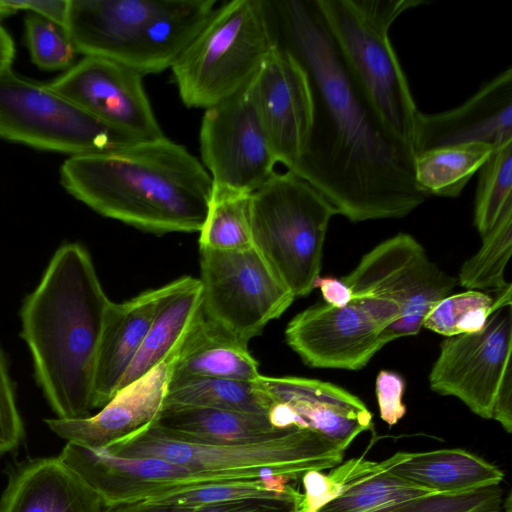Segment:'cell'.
I'll return each mask as SVG.
<instances>
[{
  "instance_id": "9c48e42d",
  "label": "cell",
  "mask_w": 512,
  "mask_h": 512,
  "mask_svg": "<svg viewBox=\"0 0 512 512\" xmlns=\"http://www.w3.org/2000/svg\"><path fill=\"white\" fill-rule=\"evenodd\" d=\"M341 280L351 289L352 301L384 330L388 343L417 335L429 310L458 283L405 233L375 246Z\"/></svg>"
},
{
  "instance_id": "4dcf8cb0",
  "label": "cell",
  "mask_w": 512,
  "mask_h": 512,
  "mask_svg": "<svg viewBox=\"0 0 512 512\" xmlns=\"http://www.w3.org/2000/svg\"><path fill=\"white\" fill-rule=\"evenodd\" d=\"M493 294L467 290L448 295L429 310L422 327L445 337L480 331L495 310L512 303L511 284Z\"/></svg>"
},
{
  "instance_id": "5bb4252c",
  "label": "cell",
  "mask_w": 512,
  "mask_h": 512,
  "mask_svg": "<svg viewBox=\"0 0 512 512\" xmlns=\"http://www.w3.org/2000/svg\"><path fill=\"white\" fill-rule=\"evenodd\" d=\"M137 71L107 58L84 56L47 85L101 122L134 137H163Z\"/></svg>"
},
{
  "instance_id": "bcb514c9",
  "label": "cell",
  "mask_w": 512,
  "mask_h": 512,
  "mask_svg": "<svg viewBox=\"0 0 512 512\" xmlns=\"http://www.w3.org/2000/svg\"><path fill=\"white\" fill-rule=\"evenodd\" d=\"M503 512H512L511 497H510V495L505 499L504 511Z\"/></svg>"
},
{
  "instance_id": "7bdbcfd3",
  "label": "cell",
  "mask_w": 512,
  "mask_h": 512,
  "mask_svg": "<svg viewBox=\"0 0 512 512\" xmlns=\"http://www.w3.org/2000/svg\"><path fill=\"white\" fill-rule=\"evenodd\" d=\"M314 288H320L325 303L334 307H345L353 300L348 285L335 277L319 276L314 282Z\"/></svg>"
},
{
  "instance_id": "8fae6325",
  "label": "cell",
  "mask_w": 512,
  "mask_h": 512,
  "mask_svg": "<svg viewBox=\"0 0 512 512\" xmlns=\"http://www.w3.org/2000/svg\"><path fill=\"white\" fill-rule=\"evenodd\" d=\"M200 272L204 315L247 344L295 299L254 246L200 248Z\"/></svg>"
},
{
  "instance_id": "d590c367",
  "label": "cell",
  "mask_w": 512,
  "mask_h": 512,
  "mask_svg": "<svg viewBox=\"0 0 512 512\" xmlns=\"http://www.w3.org/2000/svg\"><path fill=\"white\" fill-rule=\"evenodd\" d=\"M24 24L26 44L37 67L59 70L72 66L77 52L61 26L33 13H27Z\"/></svg>"
},
{
  "instance_id": "83f0119b",
  "label": "cell",
  "mask_w": 512,
  "mask_h": 512,
  "mask_svg": "<svg viewBox=\"0 0 512 512\" xmlns=\"http://www.w3.org/2000/svg\"><path fill=\"white\" fill-rule=\"evenodd\" d=\"M198 407L267 415V402L257 380L183 377L169 380L164 407Z\"/></svg>"
},
{
  "instance_id": "603a6c76",
  "label": "cell",
  "mask_w": 512,
  "mask_h": 512,
  "mask_svg": "<svg viewBox=\"0 0 512 512\" xmlns=\"http://www.w3.org/2000/svg\"><path fill=\"white\" fill-rule=\"evenodd\" d=\"M244 343L198 312L174 350L170 378L214 377L255 381L259 363Z\"/></svg>"
},
{
  "instance_id": "ee69618b",
  "label": "cell",
  "mask_w": 512,
  "mask_h": 512,
  "mask_svg": "<svg viewBox=\"0 0 512 512\" xmlns=\"http://www.w3.org/2000/svg\"><path fill=\"white\" fill-rule=\"evenodd\" d=\"M193 509L177 505L137 501L107 505L105 512H192Z\"/></svg>"
},
{
  "instance_id": "f546056e",
  "label": "cell",
  "mask_w": 512,
  "mask_h": 512,
  "mask_svg": "<svg viewBox=\"0 0 512 512\" xmlns=\"http://www.w3.org/2000/svg\"><path fill=\"white\" fill-rule=\"evenodd\" d=\"M290 480L277 476L223 479L195 485L145 501L198 508L249 498L302 500L304 494L292 487L289 484Z\"/></svg>"
},
{
  "instance_id": "b9f144b4",
  "label": "cell",
  "mask_w": 512,
  "mask_h": 512,
  "mask_svg": "<svg viewBox=\"0 0 512 512\" xmlns=\"http://www.w3.org/2000/svg\"><path fill=\"white\" fill-rule=\"evenodd\" d=\"M496 420L507 433L512 432V369H508L497 390L492 418Z\"/></svg>"
},
{
  "instance_id": "6da1fadb",
  "label": "cell",
  "mask_w": 512,
  "mask_h": 512,
  "mask_svg": "<svg viewBox=\"0 0 512 512\" xmlns=\"http://www.w3.org/2000/svg\"><path fill=\"white\" fill-rule=\"evenodd\" d=\"M275 46L303 69L312 120L290 171L351 222L397 219L429 196L415 181L413 147L379 118L348 71L316 0H266Z\"/></svg>"
},
{
  "instance_id": "1f68e13d",
  "label": "cell",
  "mask_w": 512,
  "mask_h": 512,
  "mask_svg": "<svg viewBox=\"0 0 512 512\" xmlns=\"http://www.w3.org/2000/svg\"><path fill=\"white\" fill-rule=\"evenodd\" d=\"M482 241L479 251L461 266L457 281L468 290L500 291L510 284L504 271L512 253V204Z\"/></svg>"
},
{
  "instance_id": "ac0fdd59",
  "label": "cell",
  "mask_w": 512,
  "mask_h": 512,
  "mask_svg": "<svg viewBox=\"0 0 512 512\" xmlns=\"http://www.w3.org/2000/svg\"><path fill=\"white\" fill-rule=\"evenodd\" d=\"M256 111L271 150L291 171L309 136L312 101L300 65L275 46L251 82Z\"/></svg>"
},
{
  "instance_id": "484cf974",
  "label": "cell",
  "mask_w": 512,
  "mask_h": 512,
  "mask_svg": "<svg viewBox=\"0 0 512 512\" xmlns=\"http://www.w3.org/2000/svg\"><path fill=\"white\" fill-rule=\"evenodd\" d=\"M200 280L185 276L167 284L145 339L119 389L164 361L177 347L201 309Z\"/></svg>"
},
{
  "instance_id": "60d3db41",
  "label": "cell",
  "mask_w": 512,
  "mask_h": 512,
  "mask_svg": "<svg viewBox=\"0 0 512 512\" xmlns=\"http://www.w3.org/2000/svg\"><path fill=\"white\" fill-rule=\"evenodd\" d=\"M19 10H27L28 13L42 16L64 29L68 11V0H0V16H8Z\"/></svg>"
},
{
  "instance_id": "74e56055",
  "label": "cell",
  "mask_w": 512,
  "mask_h": 512,
  "mask_svg": "<svg viewBox=\"0 0 512 512\" xmlns=\"http://www.w3.org/2000/svg\"><path fill=\"white\" fill-rule=\"evenodd\" d=\"M404 378L395 371L381 370L375 381V393L381 419L389 426L398 423L406 413L403 403Z\"/></svg>"
},
{
  "instance_id": "f35d334b",
  "label": "cell",
  "mask_w": 512,
  "mask_h": 512,
  "mask_svg": "<svg viewBox=\"0 0 512 512\" xmlns=\"http://www.w3.org/2000/svg\"><path fill=\"white\" fill-rule=\"evenodd\" d=\"M301 480L304 486L305 512H318L346 489L332 470L329 474L319 470L308 471Z\"/></svg>"
},
{
  "instance_id": "2e32d148",
  "label": "cell",
  "mask_w": 512,
  "mask_h": 512,
  "mask_svg": "<svg viewBox=\"0 0 512 512\" xmlns=\"http://www.w3.org/2000/svg\"><path fill=\"white\" fill-rule=\"evenodd\" d=\"M287 344L312 368L358 371L387 343L384 330L358 304L317 303L285 329Z\"/></svg>"
},
{
  "instance_id": "44dd1931",
  "label": "cell",
  "mask_w": 512,
  "mask_h": 512,
  "mask_svg": "<svg viewBox=\"0 0 512 512\" xmlns=\"http://www.w3.org/2000/svg\"><path fill=\"white\" fill-rule=\"evenodd\" d=\"M167 284L122 302H111L99 341L94 378L93 409L102 408L119 390L150 328Z\"/></svg>"
},
{
  "instance_id": "d6a6232c",
  "label": "cell",
  "mask_w": 512,
  "mask_h": 512,
  "mask_svg": "<svg viewBox=\"0 0 512 512\" xmlns=\"http://www.w3.org/2000/svg\"><path fill=\"white\" fill-rule=\"evenodd\" d=\"M512 204V141L493 149L480 168L474 205V226L481 237Z\"/></svg>"
},
{
  "instance_id": "ffe728a7",
  "label": "cell",
  "mask_w": 512,
  "mask_h": 512,
  "mask_svg": "<svg viewBox=\"0 0 512 512\" xmlns=\"http://www.w3.org/2000/svg\"><path fill=\"white\" fill-rule=\"evenodd\" d=\"M512 141V68L485 82L470 98L448 111L418 112L413 149L426 150L467 143L493 148Z\"/></svg>"
},
{
  "instance_id": "e575fe53",
  "label": "cell",
  "mask_w": 512,
  "mask_h": 512,
  "mask_svg": "<svg viewBox=\"0 0 512 512\" xmlns=\"http://www.w3.org/2000/svg\"><path fill=\"white\" fill-rule=\"evenodd\" d=\"M499 485L456 493H429L375 512H503Z\"/></svg>"
},
{
  "instance_id": "30bf717a",
  "label": "cell",
  "mask_w": 512,
  "mask_h": 512,
  "mask_svg": "<svg viewBox=\"0 0 512 512\" xmlns=\"http://www.w3.org/2000/svg\"><path fill=\"white\" fill-rule=\"evenodd\" d=\"M0 138L71 156L110 151L140 141L101 122L72 101L0 69Z\"/></svg>"
},
{
  "instance_id": "7402d4cb",
  "label": "cell",
  "mask_w": 512,
  "mask_h": 512,
  "mask_svg": "<svg viewBox=\"0 0 512 512\" xmlns=\"http://www.w3.org/2000/svg\"><path fill=\"white\" fill-rule=\"evenodd\" d=\"M106 506L58 456L19 465L0 500V512H105Z\"/></svg>"
},
{
  "instance_id": "d6986e66",
  "label": "cell",
  "mask_w": 512,
  "mask_h": 512,
  "mask_svg": "<svg viewBox=\"0 0 512 512\" xmlns=\"http://www.w3.org/2000/svg\"><path fill=\"white\" fill-rule=\"evenodd\" d=\"M174 350L148 373L119 389L95 415L46 419L47 426L67 442L90 449H105L137 435L153 425L163 410Z\"/></svg>"
},
{
  "instance_id": "3957f363",
  "label": "cell",
  "mask_w": 512,
  "mask_h": 512,
  "mask_svg": "<svg viewBox=\"0 0 512 512\" xmlns=\"http://www.w3.org/2000/svg\"><path fill=\"white\" fill-rule=\"evenodd\" d=\"M60 182L102 216L155 234L199 232L213 187L204 165L165 136L70 156Z\"/></svg>"
},
{
  "instance_id": "277c9868",
  "label": "cell",
  "mask_w": 512,
  "mask_h": 512,
  "mask_svg": "<svg viewBox=\"0 0 512 512\" xmlns=\"http://www.w3.org/2000/svg\"><path fill=\"white\" fill-rule=\"evenodd\" d=\"M215 5V0H68L64 30L77 53L154 74L171 68Z\"/></svg>"
},
{
  "instance_id": "ab89813d",
  "label": "cell",
  "mask_w": 512,
  "mask_h": 512,
  "mask_svg": "<svg viewBox=\"0 0 512 512\" xmlns=\"http://www.w3.org/2000/svg\"><path fill=\"white\" fill-rule=\"evenodd\" d=\"M303 500L249 498L206 505L192 512H305Z\"/></svg>"
},
{
  "instance_id": "7c38bea8",
  "label": "cell",
  "mask_w": 512,
  "mask_h": 512,
  "mask_svg": "<svg viewBox=\"0 0 512 512\" xmlns=\"http://www.w3.org/2000/svg\"><path fill=\"white\" fill-rule=\"evenodd\" d=\"M199 140L202 164L213 185L252 194L275 173L277 160L260 123L251 83L205 109Z\"/></svg>"
},
{
  "instance_id": "8992f818",
  "label": "cell",
  "mask_w": 512,
  "mask_h": 512,
  "mask_svg": "<svg viewBox=\"0 0 512 512\" xmlns=\"http://www.w3.org/2000/svg\"><path fill=\"white\" fill-rule=\"evenodd\" d=\"M274 49L266 0L223 3L170 68L182 102L207 109L236 95Z\"/></svg>"
},
{
  "instance_id": "cb8c5ba5",
  "label": "cell",
  "mask_w": 512,
  "mask_h": 512,
  "mask_svg": "<svg viewBox=\"0 0 512 512\" xmlns=\"http://www.w3.org/2000/svg\"><path fill=\"white\" fill-rule=\"evenodd\" d=\"M386 471L434 493H456L500 485L497 466L459 448L398 452L385 460Z\"/></svg>"
},
{
  "instance_id": "d4e9b609",
  "label": "cell",
  "mask_w": 512,
  "mask_h": 512,
  "mask_svg": "<svg viewBox=\"0 0 512 512\" xmlns=\"http://www.w3.org/2000/svg\"><path fill=\"white\" fill-rule=\"evenodd\" d=\"M154 425L177 439L216 445L266 441L291 428H277L262 414L176 406L163 407Z\"/></svg>"
},
{
  "instance_id": "4316f807",
  "label": "cell",
  "mask_w": 512,
  "mask_h": 512,
  "mask_svg": "<svg viewBox=\"0 0 512 512\" xmlns=\"http://www.w3.org/2000/svg\"><path fill=\"white\" fill-rule=\"evenodd\" d=\"M493 149L485 143H467L418 153L414 160L415 181L428 196L458 197Z\"/></svg>"
},
{
  "instance_id": "8d00e7d4",
  "label": "cell",
  "mask_w": 512,
  "mask_h": 512,
  "mask_svg": "<svg viewBox=\"0 0 512 512\" xmlns=\"http://www.w3.org/2000/svg\"><path fill=\"white\" fill-rule=\"evenodd\" d=\"M23 436L24 427L16 406L14 385L0 348V455L16 449Z\"/></svg>"
},
{
  "instance_id": "7a4b0ae2",
  "label": "cell",
  "mask_w": 512,
  "mask_h": 512,
  "mask_svg": "<svg viewBox=\"0 0 512 512\" xmlns=\"http://www.w3.org/2000/svg\"><path fill=\"white\" fill-rule=\"evenodd\" d=\"M107 297L88 251L61 245L20 310L21 337L35 377L57 418L77 419L93 409V378Z\"/></svg>"
},
{
  "instance_id": "52a82bcc",
  "label": "cell",
  "mask_w": 512,
  "mask_h": 512,
  "mask_svg": "<svg viewBox=\"0 0 512 512\" xmlns=\"http://www.w3.org/2000/svg\"><path fill=\"white\" fill-rule=\"evenodd\" d=\"M346 449L297 427L266 441L216 445L174 438L154 424L105 448L117 456L159 458L220 479L277 476L291 480L301 479L308 471L337 466Z\"/></svg>"
},
{
  "instance_id": "e0dca14e",
  "label": "cell",
  "mask_w": 512,
  "mask_h": 512,
  "mask_svg": "<svg viewBox=\"0 0 512 512\" xmlns=\"http://www.w3.org/2000/svg\"><path fill=\"white\" fill-rule=\"evenodd\" d=\"M58 458L106 505L150 500L207 482L223 480L169 461L125 457L67 442Z\"/></svg>"
},
{
  "instance_id": "f1b7e54d",
  "label": "cell",
  "mask_w": 512,
  "mask_h": 512,
  "mask_svg": "<svg viewBox=\"0 0 512 512\" xmlns=\"http://www.w3.org/2000/svg\"><path fill=\"white\" fill-rule=\"evenodd\" d=\"M250 202V193L213 185L199 247L236 250L253 246Z\"/></svg>"
},
{
  "instance_id": "836d02e7",
  "label": "cell",
  "mask_w": 512,
  "mask_h": 512,
  "mask_svg": "<svg viewBox=\"0 0 512 512\" xmlns=\"http://www.w3.org/2000/svg\"><path fill=\"white\" fill-rule=\"evenodd\" d=\"M384 469L350 485L318 512H375L413 498L434 493Z\"/></svg>"
},
{
  "instance_id": "ba28073f",
  "label": "cell",
  "mask_w": 512,
  "mask_h": 512,
  "mask_svg": "<svg viewBox=\"0 0 512 512\" xmlns=\"http://www.w3.org/2000/svg\"><path fill=\"white\" fill-rule=\"evenodd\" d=\"M335 208L308 182L274 173L251 194L253 246L295 297L314 289Z\"/></svg>"
},
{
  "instance_id": "f6af8a7d",
  "label": "cell",
  "mask_w": 512,
  "mask_h": 512,
  "mask_svg": "<svg viewBox=\"0 0 512 512\" xmlns=\"http://www.w3.org/2000/svg\"><path fill=\"white\" fill-rule=\"evenodd\" d=\"M14 56L15 46L13 40L0 24V69L11 67Z\"/></svg>"
},
{
  "instance_id": "5b68a950",
  "label": "cell",
  "mask_w": 512,
  "mask_h": 512,
  "mask_svg": "<svg viewBox=\"0 0 512 512\" xmlns=\"http://www.w3.org/2000/svg\"><path fill=\"white\" fill-rule=\"evenodd\" d=\"M355 82L397 137L413 147L419 110L389 38L395 20L425 0H316Z\"/></svg>"
},
{
  "instance_id": "4fadbf2b",
  "label": "cell",
  "mask_w": 512,
  "mask_h": 512,
  "mask_svg": "<svg viewBox=\"0 0 512 512\" xmlns=\"http://www.w3.org/2000/svg\"><path fill=\"white\" fill-rule=\"evenodd\" d=\"M511 351L512 303L495 310L480 331L442 341L429 374L430 388L491 419L497 390L511 368Z\"/></svg>"
},
{
  "instance_id": "9a60e30c",
  "label": "cell",
  "mask_w": 512,
  "mask_h": 512,
  "mask_svg": "<svg viewBox=\"0 0 512 512\" xmlns=\"http://www.w3.org/2000/svg\"><path fill=\"white\" fill-rule=\"evenodd\" d=\"M257 383L266 397L267 417L277 428L308 429L348 447L372 427L363 401L331 382L261 375Z\"/></svg>"
}]
</instances>
